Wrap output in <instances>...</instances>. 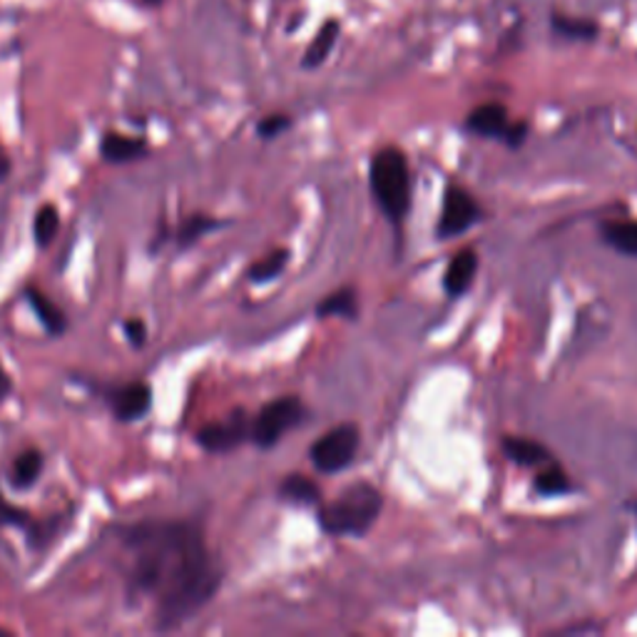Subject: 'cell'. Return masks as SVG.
Wrapping results in <instances>:
<instances>
[{"mask_svg": "<svg viewBox=\"0 0 637 637\" xmlns=\"http://www.w3.org/2000/svg\"><path fill=\"white\" fill-rule=\"evenodd\" d=\"M132 593L155 601L160 630H177L212 601L222 568L193 520H142L122 530Z\"/></svg>", "mask_w": 637, "mask_h": 637, "instance_id": "6da1fadb", "label": "cell"}, {"mask_svg": "<svg viewBox=\"0 0 637 637\" xmlns=\"http://www.w3.org/2000/svg\"><path fill=\"white\" fill-rule=\"evenodd\" d=\"M384 496L376 486L366 481L351 483L339 496L319 508V526L325 534L334 538H361L374 528L382 516Z\"/></svg>", "mask_w": 637, "mask_h": 637, "instance_id": "7a4b0ae2", "label": "cell"}, {"mask_svg": "<svg viewBox=\"0 0 637 637\" xmlns=\"http://www.w3.org/2000/svg\"><path fill=\"white\" fill-rule=\"evenodd\" d=\"M369 185L386 220L396 227L402 224L411 209V169L404 152L392 145L378 150L371 157Z\"/></svg>", "mask_w": 637, "mask_h": 637, "instance_id": "3957f363", "label": "cell"}, {"mask_svg": "<svg viewBox=\"0 0 637 637\" xmlns=\"http://www.w3.org/2000/svg\"><path fill=\"white\" fill-rule=\"evenodd\" d=\"M307 421V406L301 404L299 396H279L262 406V411L254 416L250 441L260 446V449H272L282 441V436L297 429Z\"/></svg>", "mask_w": 637, "mask_h": 637, "instance_id": "277c9868", "label": "cell"}, {"mask_svg": "<svg viewBox=\"0 0 637 637\" xmlns=\"http://www.w3.org/2000/svg\"><path fill=\"white\" fill-rule=\"evenodd\" d=\"M359 443H361L359 426L339 424L331 431L321 433L319 439L311 443L309 459L314 463V469L321 473H339L354 463Z\"/></svg>", "mask_w": 637, "mask_h": 637, "instance_id": "5b68a950", "label": "cell"}, {"mask_svg": "<svg viewBox=\"0 0 637 637\" xmlns=\"http://www.w3.org/2000/svg\"><path fill=\"white\" fill-rule=\"evenodd\" d=\"M465 130H471L473 135L501 140L508 147H520L528 138L526 122H513L508 118V110L498 102L479 105L469 118H465Z\"/></svg>", "mask_w": 637, "mask_h": 637, "instance_id": "8992f818", "label": "cell"}, {"mask_svg": "<svg viewBox=\"0 0 637 637\" xmlns=\"http://www.w3.org/2000/svg\"><path fill=\"white\" fill-rule=\"evenodd\" d=\"M483 220V209L475 202V197L459 185H449L443 189V207L439 217V227H436V237L439 240H453L463 232H469Z\"/></svg>", "mask_w": 637, "mask_h": 637, "instance_id": "52a82bcc", "label": "cell"}, {"mask_svg": "<svg viewBox=\"0 0 637 637\" xmlns=\"http://www.w3.org/2000/svg\"><path fill=\"white\" fill-rule=\"evenodd\" d=\"M250 418L244 411H234L230 418L217 424H207L197 431V443L209 453H230L237 446L250 441Z\"/></svg>", "mask_w": 637, "mask_h": 637, "instance_id": "ba28073f", "label": "cell"}, {"mask_svg": "<svg viewBox=\"0 0 637 637\" xmlns=\"http://www.w3.org/2000/svg\"><path fill=\"white\" fill-rule=\"evenodd\" d=\"M112 416L122 424L142 421L152 408V388L145 382H132L125 386H112L105 392Z\"/></svg>", "mask_w": 637, "mask_h": 637, "instance_id": "9c48e42d", "label": "cell"}, {"mask_svg": "<svg viewBox=\"0 0 637 637\" xmlns=\"http://www.w3.org/2000/svg\"><path fill=\"white\" fill-rule=\"evenodd\" d=\"M475 272H479V254H475V250L465 246V250L455 252L451 264L446 267V274H443L446 294H449L451 299L463 297V294L471 289V284L475 279Z\"/></svg>", "mask_w": 637, "mask_h": 637, "instance_id": "30bf717a", "label": "cell"}, {"mask_svg": "<svg viewBox=\"0 0 637 637\" xmlns=\"http://www.w3.org/2000/svg\"><path fill=\"white\" fill-rule=\"evenodd\" d=\"M503 455L510 463L523 465V469H536V465L553 463V453H550L543 443L536 439H523V436H503L501 441Z\"/></svg>", "mask_w": 637, "mask_h": 637, "instance_id": "8fae6325", "label": "cell"}, {"mask_svg": "<svg viewBox=\"0 0 637 637\" xmlns=\"http://www.w3.org/2000/svg\"><path fill=\"white\" fill-rule=\"evenodd\" d=\"M100 155L110 165H125L147 155V142L142 138L120 135V132H105L100 142Z\"/></svg>", "mask_w": 637, "mask_h": 637, "instance_id": "7c38bea8", "label": "cell"}, {"mask_svg": "<svg viewBox=\"0 0 637 637\" xmlns=\"http://www.w3.org/2000/svg\"><path fill=\"white\" fill-rule=\"evenodd\" d=\"M601 240L617 254L637 260V220H603L597 224Z\"/></svg>", "mask_w": 637, "mask_h": 637, "instance_id": "4fadbf2b", "label": "cell"}, {"mask_svg": "<svg viewBox=\"0 0 637 637\" xmlns=\"http://www.w3.org/2000/svg\"><path fill=\"white\" fill-rule=\"evenodd\" d=\"M25 299H28V304H31V309L35 311V317L41 319V325L45 327L47 334L61 337L63 331L68 329V319H65L63 309L55 307V304L47 299V294H43L41 289H35V287H28Z\"/></svg>", "mask_w": 637, "mask_h": 637, "instance_id": "5bb4252c", "label": "cell"}, {"mask_svg": "<svg viewBox=\"0 0 637 637\" xmlns=\"http://www.w3.org/2000/svg\"><path fill=\"white\" fill-rule=\"evenodd\" d=\"M279 498L294 503V506H317V503L321 501V488L317 481L309 479V475L292 473L282 481Z\"/></svg>", "mask_w": 637, "mask_h": 637, "instance_id": "9a60e30c", "label": "cell"}, {"mask_svg": "<svg viewBox=\"0 0 637 637\" xmlns=\"http://www.w3.org/2000/svg\"><path fill=\"white\" fill-rule=\"evenodd\" d=\"M339 31H341L339 21H327L325 25L319 28V33L314 35V41L309 43L307 53H304V61H301L304 68L314 70V68H319V65L329 58L331 51H334L337 41H339Z\"/></svg>", "mask_w": 637, "mask_h": 637, "instance_id": "2e32d148", "label": "cell"}, {"mask_svg": "<svg viewBox=\"0 0 637 637\" xmlns=\"http://www.w3.org/2000/svg\"><path fill=\"white\" fill-rule=\"evenodd\" d=\"M359 314V297L354 287H341L337 292L327 294L325 299L317 304V317H341V319H356Z\"/></svg>", "mask_w": 637, "mask_h": 637, "instance_id": "e0dca14e", "label": "cell"}, {"mask_svg": "<svg viewBox=\"0 0 637 637\" xmlns=\"http://www.w3.org/2000/svg\"><path fill=\"white\" fill-rule=\"evenodd\" d=\"M550 28L558 35L568 37V41H595L601 28H597L595 21H587V18H575V15H563V13H553L550 15Z\"/></svg>", "mask_w": 637, "mask_h": 637, "instance_id": "ac0fdd59", "label": "cell"}, {"mask_svg": "<svg viewBox=\"0 0 637 637\" xmlns=\"http://www.w3.org/2000/svg\"><path fill=\"white\" fill-rule=\"evenodd\" d=\"M220 227H222V220H217V217L193 215V217H187V220L177 227L175 244L179 246V250H189V246L197 244L205 234L220 230Z\"/></svg>", "mask_w": 637, "mask_h": 637, "instance_id": "d6986e66", "label": "cell"}, {"mask_svg": "<svg viewBox=\"0 0 637 637\" xmlns=\"http://www.w3.org/2000/svg\"><path fill=\"white\" fill-rule=\"evenodd\" d=\"M43 473V453L35 449H28L21 455H18L13 469H11V481L15 488H31L37 483Z\"/></svg>", "mask_w": 637, "mask_h": 637, "instance_id": "ffe728a7", "label": "cell"}, {"mask_svg": "<svg viewBox=\"0 0 637 637\" xmlns=\"http://www.w3.org/2000/svg\"><path fill=\"white\" fill-rule=\"evenodd\" d=\"M287 264H289V250L279 246V250L262 256L260 262H254L250 272H246V277H250L252 284H267L272 279H277L279 274L287 270Z\"/></svg>", "mask_w": 637, "mask_h": 637, "instance_id": "44dd1931", "label": "cell"}, {"mask_svg": "<svg viewBox=\"0 0 637 637\" xmlns=\"http://www.w3.org/2000/svg\"><path fill=\"white\" fill-rule=\"evenodd\" d=\"M534 488H536L538 496L556 498V496H563V493H568L570 488H573V483H570L568 473L560 469V465L548 463L546 469L536 475Z\"/></svg>", "mask_w": 637, "mask_h": 637, "instance_id": "7402d4cb", "label": "cell"}, {"mask_svg": "<svg viewBox=\"0 0 637 637\" xmlns=\"http://www.w3.org/2000/svg\"><path fill=\"white\" fill-rule=\"evenodd\" d=\"M61 230V215L55 205H43L41 209L35 212V220H33V237H35V244L37 246H47L55 234Z\"/></svg>", "mask_w": 637, "mask_h": 637, "instance_id": "603a6c76", "label": "cell"}, {"mask_svg": "<svg viewBox=\"0 0 637 637\" xmlns=\"http://www.w3.org/2000/svg\"><path fill=\"white\" fill-rule=\"evenodd\" d=\"M292 128V118L289 116H267L264 120H260V125H256V135L262 140H274L279 138L282 132H287Z\"/></svg>", "mask_w": 637, "mask_h": 637, "instance_id": "cb8c5ba5", "label": "cell"}, {"mask_svg": "<svg viewBox=\"0 0 637 637\" xmlns=\"http://www.w3.org/2000/svg\"><path fill=\"white\" fill-rule=\"evenodd\" d=\"M122 331H125V337L128 341L135 349L140 347H145V341H147V327H145V321L142 319H128L125 325H122Z\"/></svg>", "mask_w": 637, "mask_h": 637, "instance_id": "d4e9b609", "label": "cell"}, {"mask_svg": "<svg viewBox=\"0 0 637 637\" xmlns=\"http://www.w3.org/2000/svg\"><path fill=\"white\" fill-rule=\"evenodd\" d=\"M0 520H6V523H13V526H25L28 523V513L25 510H18L15 506H11L3 498V493H0Z\"/></svg>", "mask_w": 637, "mask_h": 637, "instance_id": "484cf974", "label": "cell"}, {"mask_svg": "<svg viewBox=\"0 0 637 637\" xmlns=\"http://www.w3.org/2000/svg\"><path fill=\"white\" fill-rule=\"evenodd\" d=\"M13 392V378H11V374H8L6 371V366L0 364V404L6 402L8 398V394Z\"/></svg>", "mask_w": 637, "mask_h": 637, "instance_id": "4316f807", "label": "cell"}, {"mask_svg": "<svg viewBox=\"0 0 637 637\" xmlns=\"http://www.w3.org/2000/svg\"><path fill=\"white\" fill-rule=\"evenodd\" d=\"M8 173H11V163H8V157L0 152V183H3Z\"/></svg>", "mask_w": 637, "mask_h": 637, "instance_id": "83f0119b", "label": "cell"}, {"mask_svg": "<svg viewBox=\"0 0 637 637\" xmlns=\"http://www.w3.org/2000/svg\"><path fill=\"white\" fill-rule=\"evenodd\" d=\"M142 3H145L147 8H160L165 3V0H142Z\"/></svg>", "mask_w": 637, "mask_h": 637, "instance_id": "f1b7e54d", "label": "cell"}, {"mask_svg": "<svg viewBox=\"0 0 637 637\" xmlns=\"http://www.w3.org/2000/svg\"><path fill=\"white\" fill-rule=\"evenodd\" d=\"M0 635H11L8 630H3V627H0Z\"/></svg>", "mask_w": 637, "mask_h": 637, "instance_id": "f546056e", "label": "cell"}, {"mask_svg": "<svg viewBox=\"0 0 637 637\" xmlns=\"http://www.w3.org/2000/svg\"><path fill=\"white\" fill-rule=\"evenodd\" d=\"M635 510H637V506H635Z\"/></svg>", "mask_w": 637, "mask_h": 637, "instance_id": "4dcf8cb0", "label": "cell"}]
</instances>
